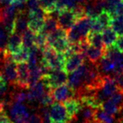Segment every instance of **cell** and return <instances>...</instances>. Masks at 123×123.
Wrapping results in <instances>:
<instances>
[{
    "instance_id": "6da1fadb",
    "label": "cell",
    "mask_w": 123,
    "mask_h": 123,
    "mask_svg": "<svg viewBox=\"0 0 123 123\" xmlns=\"http://www.w3.org/2000/svg\"><path fill=\"white\" fill-rule=\"evenodd\" d=\"M91 29V18L85 16L78 19L67 31V39L70 44L79 42L87 37Z\"/></svg>"
},
{
    "instance_id": "7a4b0ae2",
    "label": "cell",
    "mask_w": 123,
    "mask_h": 123,
    "mask_svg": "<svg viewBox=\"0 0 123 123\" xmlns=\"http://www.w3.org/2000/svg\"><path fill=\"white\" fill-rule=\"evenodd\" d=\"M118 91L120 90L117 86L114 77L111 74H107V75H103L101 86L94 93V95L101 103H103Z\"/></svg>"
},
{
    "instance_id": "3957f363",
    "label": "cell",
    "mask_w": 123,
    "mask_h": 123,
    "mask_svg": "<svg viewBox=\"0 0 123 123\" xmlns=\"http://www.w3.org/2000/svg\"><path fill=\"white\" fill-rule=\"evenodd\" d=\"M68 73L64 70H51L49 73L44 74L41 77L44 86L48 91L55 89L65 83L68 82Z\"/></svg>"
},
{
    "instance_id": "277c9868",
    "label": "cell",
    "mask_w": 123,
    "mask_h": 123,
    "mask_svg": "<svg viewBox=\"0 0 123 123\" xmlns=\"http://www.w3.org/2000/svg\"><path fill=\"white\" fill-rule=\"evenodd\" d=\"M57 20L59 27L68 31L78 20L72 8H65L57 12Z\"/></svg>"
},
{
    "instance_id": "5b68a950",
    "label": "cell",
    "mask_w": 123,
    "mask_h": 123,
    "mask_svg": "<svg viewBox=\"0 0 123 123\" xmlns=\"http://www.w3.org/2000/svg\"><path fill=\"white\" fill-rule=\"evenodd\" d=\"M86 71V63L85 61L83 65H81L79 68H77L71 73H70V74L68 75V84L75 91L76 95L83 87Z\"/></svg>"
},
{
    "instance_id": "8992f818",
    "label": "cell",
    "mask_w": 123,
    "mask_h": 123,
    "mask_svg": "<svg viewBox=\"0 0 123 123\" xmlns=\"http://www.w3.org/2000/svg\"><path fill=\"white\" fill-rule=\"evenodd\" d=\"M29 68L27 62L18 63L17 65V82L14 88L18 90L29 89Z\"/></svg>"
},
{
    "instance_id": "52a82bcc",
    "label": "cell",
    "mask_w": 123,
    "mask_h": 123,
    "mask_svg": "<svg viewBox=\"0 0 123 123\" xmlns=\"http://www.w3.org/2000/svg\"><path fill=\"white\" fill-rule=\"evenodd\" d=\"M49 117L51 122H64L70 123V117L65 105L61 102H54L49 107Z\"/></svg>"
},
{
    "instance_id": "ba28073f",
    "label": "cell",
    "mask_w": 123,
    "mask_h": 123,
    "mask_svg": "<svg viewBox=\"0 0 123 123\" xmlns=\"http://www.w3.org/2000/svg\"><path fill=\"white\" fill-rule=\"evenodd\" d=\"M51 92L55 101L59 102H64L69 99L76 97L75 91L68 83H65V84L51 90Z\"/></svg>"
},
{
    "instance_id": "9c48e42d",
    "label": "cell",
    "mask_w": 123,
    "mask_h": 123,
    "mask_svg": "<svg viewBox=\"0 0 123 123\" xmlns=\"http://www.w3.org/2000/svg\"><path fill=\"white\" fill-rule=\"evenodd\" d=\"M10 113H11L12 119L15 123L26 122L29 117L28 108L22 103L13 104L10 109Z\"/></svg>"
},
{
    "instance_id": "30bf717a",
    "label": "cell",
    "mask_w": 123,
    "mask_h": 123,
    "mask_svg": "<svg viewBox=\"0 0 123 123\" xmlns=\"http://www.w3.org/2000/svg\"><path fill=\"white\" fill-rule=\"evenodd\" d=\"M48 90L44 86L43 81L39 80L36 84L29 87V91L27 93V100L29 103H34L41 100V98L44 96Z\"/></svg>"
},
{
    "instance_id": "8fae6325",
    "label": "cell",
    "mask_w": 123,
    "mask_h": 123,
    "mask_svg": "<svg viewBox=\"0 0 123 123\" xmlns=\"http://www.w3.org/2000/svg\"><path fill=\"white\" fill-rule=\"evenodd\" d=\"M28 25H29V11L28 13H26L25 9L17 11L13 24V32L18 33L22 35L28 29Z\"/></svg>"
},
{
    "instance_id": "7c38bea8",
    "label": "cell",
    "mask_w": 123,
    "mask_h": 123,
    "mask_svg": "<svg viewBox=\"0 0 123 123\" xmlns=\"http://www.w3.org/2000/svg\"><path fill=\"white\" fill-rule=\"evenodd\" d=\"M86 61V56L81 53H75L66 58L64 70L68 74L73 72Z\"/></svg>"
},
{
    "instance_id": "4fadbf2b",
    "label": "cell",
    "mask_w": 123,
    "mask_h": 123,
    "mask_svg": "<svg viewBox=\"0 0 123 123\" xmlns=\"http://www.w3.org/2000/svg\"><path fill=\"white\" fill-rule=\"evenodd\" d=\"M63 104L65 105V109H66L67 113H68L69 117H70L72 122L74 120H75L76 117H77V115L82 110L83 108L82 102L80 100V98L74 97L64 101Z\"/></svg>"
},
{
    "instance_id": "5bb4252c",
    "label": "cell",
    "mask_w": 123,
    "mask_h": 123,
    "mask_svg": "<svg viewBox=\"0 0 123 123\" xmlns=\"http://www.w3.org/2000/svg\"><path fill=\"white\" fill-rule=\"evenodd\" d=\"M96 65L100 72L103 75H107V74L112 75L117 69V64L105 55L96 63Z\"/></svg>"
},
{
    "instance_id": "9a60e30c",
    "label": "cell",
    "mask_w": 123,
    "mask_h": 123,
    "mask_svg": "<svg viewBox=\"0 0 123 123\" xmlns=\"http://www.w3.org/2000/svg\"><path fill=\"white\" fill-rule=\"evenodd\" d=\"M22 47H23V41H22L21 34L15 32L10 34L8 36L6 49L10 54H15L19 51Z\"/></svg>"
},
{
    "instance_id": "2e32d148",
    "label": "cell",
    "mask_w": 123,
    "mask_h": 123,
    "mask_svg": "<svg viewBox=\"0 0 123 123\" xmlns=\"http://www.w3.org/2000/svg\"><path fill=\"white\" fill-rule=\"evenodd\" d=\"M105 49H100V48L90 44L85 53V56L86 58H87L88 61L93 64H96L101 59V57L105 55Z\"/></svg>"
},
{
    "instance_id": "e0dca14e",
    "label": "cell",
    "mask_w": 123,
    "mask_h": 123,
    "mask_svg": "<svg viewBox=\"0 0 123 123\" xmlns=\"http://www.w3.org/2000/svg\"><path fill=\"white\" fill-rule=\"evenodd\" d=\"M95 122L96 123H118V118L104 111L102 109H96L95 112Z\"/></svg>"
},
{
    "instance_id": "ac0fdd59",
    "label": "cell",
    "mask_w": 123,
    "mask_h": 123,
    "mask_svg": "<svg viewBox=\"0 0 123 123\" xmlns=\"http://www.w3.org/2000/svg\"><path fill=\"white\" fill-rule=\"evenodd\" d=\"M50 46L52 48H54L59 53L65 54L69 49V48H70V43L69 41V39H67V35H66V36H62V37H60L57 39H55Z\"/></svg>"
},
{
    "instance_id": "d6986e66",
    "label": "cell",
    "mask_w": 123,
    "mask_h": 123,
    "mask_svg": "<svg viewBox=\"0 0 123 123\" xmlns=\"http://www.w3.org/2000/svg\"><path fill=\"white\" fill-rule=\"evenodd\" d=\"M44 20H45V18H39V17L30 16V15H29L28 29H30L31 31H33L35 34L41 32V30H42L44 25Z\"/></svg>"
},
{
    "instance_id": "ffe728a7",
    "label": "cell",
    "mask_w": 123,
    "mask_h": 123,
    "mask_svg": "<svg viewBox=\"0 0 123 123\" xmlns=\"http://www.w3.org/2000/svg\"><path fill=\"white\" fill-rule=\"evenodd\" d=\"M88 42L91 45L93 46H96L97 48H100V49H105V45L104 44V41H103V37H102V34L101 33H96V32H91L88 34L87 37Z\"/></svg>"
},
{
    "instance_id": "44dd1931",
    "label": "cell",
    "mask_w": 123,
    "mask_h": 123,
    "mask_svg": "<svg viewBox=\"0 0 123 123\" xmlns=\"http://www.w3.org/2000/svg\"><path fill=\"white\" fill-rule=\"evenodd\" d=\"M57 28H59L57 18L52 16L51 14L46 15L45 20H44V27H43L41 32L45 34L46 35H48L49 33H51V32H53L54 30H55Z\"/></svg>"
},
{
    "instance_id": "7402d4cb",
    "label": "cell",
    "mask_w": 123,
    "mask_h": 123,
    "mask_svg": "<svg viewBox=\"0 0 123 123\" xmlns=\"http://www.w3.org/2000/svg\"><path fill=\"white\" fill-rule=\"evenodd\" d=\"M102 33H103L102 37H103V41L105 45V48L111 47L117 38V32L115 30H113L111 27H108Z\"/></svg>"
},
{
    "instance_id": "603a6c76",
    "label": "cell",
    "mask_w": 123,
    "mask_h": 123,
    "mask_svg": "<svg viewBox=\"0 0 123 123\" xmlns=\"http://www.w3.org/2000/svg\"><path fill=\"white\" fill-rule=\"evenodd\" d=\"M96 109H94L88 105H83L82 110L80 111L82 123L91 122L95 121V112Z\"/></svg>"
},
{
    "instance_id": "cb8c5ba5",
    "label": "cell",
    "mask_w": 123,
    "mask_h": 123,
    "mask_svg": "<svg viewBox=\"0 0 123 123\" xmlns=\"http://www.w3.org/2000/svg\"><path fill=\"white\" fill-rule=\"evenodd\" d=\"M27 100V94L23 91H14L9 95L8 100H6L8 105H12L15 103H23Z\"/></svg>"
},
{
    "instance_id": "d4e9b609",
    "label": "cell",
    "mask_w": 123,
    "mask_h": 123,
    "mask_svg": "<svg viewBox=\"0 0 123 123\" xmlns=\"http://www.w3.org/2000/svg\"><path fill=\"white\" fill-rule=\"evenodd\" d=\"M11 56L13 61H15L18 64L22 63V62H27L29 56V49L23 46L22 49L18 52L15 54H11Z\"/></svg>"
},
{
    "instance_id": "484cf974",
    "label": "cell",
    "mask_w": 123,
    "mask_h": 123,
    "mask_svg": "<svg viewBox=\"0 0 123 123\" xmlns=\"http://www.w3.org/2000/svg\"><path fill=\"white\" fill-rule=\"evenodd\" d=\"M34 38H35V33L31 31L28 29L27 30L22 34V41H23V46L26 48H30L34 44Z\"/></svg>"
},
{
    "instance_id": "4316f807",
    "label": "cell",
    "mask_w": 123,
    "mask_h": 123,
    "mask_svg": "<svg viewBox=\"0 0 123 123\" xmlns=\"http://www.w3.org/2000/svg\"><path fill=\"white\" fill-rule=\"evenodd\" d=\"M56 2L57 0H39V4L46 14H50L56 12Z\"/></svg>"
},
{
    "instance_id": "83f0119b",
    "label": "cell",
    "mask_w": 123,
    "mask_h": 123,
    "mask_svg": "<svg viewBox=\"0 0 123 123\" xmlns=\"http://www.w3.org/2000/svg\"><path fill=\"white\" fill-rule=\"evenodd\" d=\"M117 34H123V16H114L111 22V26Z\"/></svg>"
},
{
    "instance_id": "f1b7e54d",
    "label": "cell",
    "mask_w": 123,
    "mask_h": 123,
    "mask_svg": "<svg viewBox=\"0 0 123 123\" xmlns=\"http://www.w3.org/2000/svg\"><path fill=\"white\" fill-rule=\"evenodd\" d=\"M34 44L39 49H43L47 45V35L42 32H39L35 34L34 38Z\"/></svg>"
},
{
    "instance_id": "f546056e",
    "label": "cell",
    "mask_w": 123,
    "mask_h": 123,
    "mask_svg": "<svg viewBox=\"0 0 123 123\" xmlns=\"http://www.w3.org/2000/svg\"><path fill=\"white\" fill-rule=\"evenodd\" d=\"M8 36L9 34L3 29V27H0V53L6 50Z\"/></svg>"
},
{
    "instance_id": "4dcf8cb0",
    "label": "cell",
    "mask_w": 123,
    "mask_h": 123,
    "mask_svg": "<svg viewBox=\"0 0 123 123\" xmlns=\"http://www.w3.org/2000/svg\"><path fill=\"white\" fill-rule=\"evenodd\" d=\"M115 79L117 85L118 86L119 90L122 92H123V72H120V73H117L112 75Z\"/></svg>"
},
{
    "instance_id": "1f68e13d",
    "label": "cell",
    "mask_w": 123,
    "mask_h": 123,
    "mask_svg": "<svg viewBox=\"0 0 123 123\" xmlns=\"http://www.w3.org/2000/svg\"><path fill=\"white\" fill-rule=\"evenodd\" d=\"M8 86V80L3 76L0 80V96H3L6 94Z\"/></svg>"
},
{
    "instance_id": "d6a6232c",
    "label": "cell",
    "mask_w": 123,
    "mask_h": 123,
    "mask_svg": "<svg viewBox=\"0 0 123 123\" xmlns=\"http://www.w3.org/2000/svg\"><path fill=\"white\" fill-rule=\"evenodd\" d=\"M28 0H13L12 3L17 8V11L25 9V5L27 4Z\"/></svg>"
},
{
    "instance_id": "836d02e7",
    "label": "cell",
    "mask_w": 123,
    "mask_h": 123,
    "mask_svg": "<svg viewBox=\"0 0 123 123\" xmlns=\"http://www.w3.org/2000/svg\"><path fill=\"white\" fill-rule=\"evenodd\" d=\"M113 46L116 49H117L120 52H123V34L120 35L118 38H117L115 43L113 44Z\"/></svg>"
},
{
    "instance_id": "e575fe53",
    "label": "cell",
    "mask_w": 123,
    "mask_h": 123,
    "mask_svg": "<svg viewBox=\"0 0 123 123\" xmlns=\"http://www.w3.org/2000/svg\"><path fill=\"white\" fill-rule=\"evenodd\" d=\"M27 6H28V8H29V11L36 9V8L40 7L39 0H28Z\"/></svg>"
},
{
    "instance_id": "d590c367",
    "label": "cell",
    "mask_w": 123,
    "mask_h": 123,
    "mask_svg": "<svg viewBox=\"0 0 123 123\" xmlns=\"http://www.w3.org/2000/svg\"><path fill=\"white\" fill-rule=\"evenodd\" d=\"M5 108H6V104H5L4 100L0 101V115L4 113V112H6L5 111Z\"/></svg>"
},
{
    "instance_id": "8d00e7d4",
    "label": "cell",
    "mask_w": 123,
    "mask_h": 123,
    "mask_svg": "<svg viewBox=\"0 0 123 123\" xmlns=\"http://www.w3.org/2000/svg\"><path fill=\"white\" fill-rule=\"evenodd\" d=\"M13 0H0V6H6L11 4Z\"/></svg>"
},
{
    "instance_id": "74e56055",
    "label": "cell",
    "mask_w": 123,
    "mask_h": 123,
    "mask_svg": "<svg viewBox=\"0 0 123 123\" xmlns=\"http://www.w3.org/2000/svg\"><path fill=\"white\" fill-rule=\"evenodd\" d=\"M49 123H67V122H50Z\"/></svg>"
},
{
    "instance_id": "f35d334b",
    "label": "cell",
    "mask_w": 123,
    "mask_h": 123,
    "mask_svg": "<svg viewBox=\"0 0 123 123\" xmlns=\"http://www.w3.org/2000/svg\"><path fill=\"white\" fill-rule=\"evenodd\" d=\"M3 77V74H2V73H1V71H0V80H1V78Z\"/></svg>"
},
{
    "instance_id": "ab89813d",
    "label": "cell",
    "mask_w": 123,
    "mask_h": 123,
    "mask_svg": "<svg viewBox=\"0 0 123 123\" xmlns=\"http://www.w3.org/2000/svg\"><path fill=\"white\" fill-rule=\"evenodd\" d=\"M2 25V24H1V21H0V25Z\"/></svg>"
},
{
    "instance_id": "60d3db41",
    "label": "cell",
    "mask_w": 123,
    "mask_h": 123,
    "mask_svg": "<svg viewBox=\"0 0 123 123\" xmlns=\"http://www.w3.org/2000/svg\"><path fill=\"white\" fill-rule=\"evenodd\" d=\"M0 55H1V53H0Z\"/></svg>"
}]
</instances>
